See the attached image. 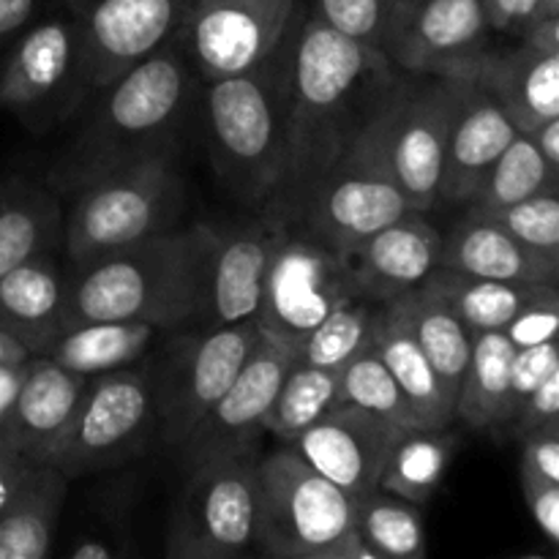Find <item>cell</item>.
I'll use <instances>...</instances> for the list:
<instances>
[{"label": "cell", "mask_w": 559, "mask_h": 559, "mask_svg": "<svg viewBox=\"0 0 559 559\" xmlns=\"http://www.w3.org/2000/svg\"><path fill=\"white\" fill-rule=\"evenodd\" d=\"M396 76L385 52L344 36L300 5L289 47L287 169L267 207L298 194L353 147Z\"/></svg>", "instance_id": "1"}, {"label": "cell", "mask_w": 559, "mask_h": 559, "mask_svg": "<svg viewBox=\"0 0 559 559\" xmlns=\"http://www.w3.org/2000/svg\"><path fill=\"white\" fill-rule=\"evenodd\" d=\"M189 63L178 31L129 71L96 87L82 104L85 118L49 169V186L71 194L107 175L175 158L191 104Z\"/></svg>", "instance_id": "2"}, {"label": "cell", "mask_w": 559, "mask_h": 559, "mask_svg": "<svg viewBox=\"0 0 559 559\" xmlns=\"http://www.w3.org/2000/svg\"><path fill=\"white\" fill-rule=\"evenodd\" d=\"M211 224L164 229L66 276L63 328L82 322H147L162 333L191 328L202 295Z\"/></svg>", "instance_id": "3"}, {"label": "cell", "mask_w": 559, "mask_h": 559, "mask_svg": "<svg viewBox=\"0 0 559 559\" xmlns=\"http://www.w3.org/2000/svg\"><path fill=\"white\" fill-rule=\"evenodd\" d=\"M289 47L293 27L260 66L211 80L205 93L213 164L227 189L260 211L278 197L287 169Z\"/></svg>", "instance_id": "4"}, {"label": "cell", "mask_w": 559, "mask_h": 559, "mask_svg": "<svg viewBox=\"0 0 559 559\" xmlns=\"http://www.w3.org/2000/svg\"><path fill=\"white\" fill-rule=\"evenodd\" d=\"M257 551L273 559H369L353 500L289 445L257 459Z\"/></svg>", "instance_id": "5"}, {"label": "cell", "mask_w": 559, "mask_h": 559, "mask_svg": "<svg viewBox=\"0 0 559 559\" xmlns=\"http://www.w3.org/2000/svg\"><path fill=\"white\" fill-rule=\"evenodd\" d=\"M145 369L156 409V445L180 451L202 415L238 377L260 338L254 317L222 328H178Z\"/></svg>", "instance_id": "6"}, {"label": "cell", "mask_w": 559, "mask_h": 559, "mask_svg": "<svg viewBox=\"0 0 559 559\" xmlns=\"http://www.w3.org/2000/svg\"><path fill=\"white\" fill-rule=\"evenodd\" d=\"M63 249L74 267L173 229L183 207V180L173 158L140 164L71 191Z\"/></svg>", "instance_id": "7"}, {"label": "cell", "mask_w": 559, "mask_h": 559, "mask_svg": "<svg viewBox=\"0 0 559 559\" xmlns=\"http://www.w3.org/2000/svg\"><path fill=\"white\" fill-rule=\"evenodd\" d=\"M459 82L399 69L382 107L355 142L369 147L418 213L440 200L448 123Z\"/></svg>", "instance_id": "8"}, {"label": "cell", "mask_w": 559, "mask_h": 559, "mask_svg": "<svg viewBox=\"0 0 559 559\" xmlns=\"http://www.w3.org/2000/svg\"><path fill=\"white\" fill-rule=\"evenodd\" d=\"M265 211L282 216L289 233L317 240L336 254H347L371 233L415 213V207L380 158L366 145L353 142L328 173L282 205Z\"/></svg>", "instance_id": "9"}, {"label": "cell", "mask_w": 559, "mask_h": 559, "mask_svg": "<svg viewBox=\"0 0 559 559\" xmlns=\"http://www.w3.org/2000/svg\"><path fill=\"white\" fill-rule=\"evenodd\" d=\"M91 96L82 33L63 3L16 33L0 63V107L31 131L66 123Z\"/></svg>", "instance_id": "10"}, {"label": "cell", "mask_w": 559, "mask_h": 559, "mask_svg": "<svg viewBox=\"0 0 559 559\" xmlns=\"http://www.w3.org/2000/svg\"><path fill=\"white\" fill-rule=\"evenodd\" d=\"M156 442L151 380L142 366L107 371L87 380L69 426L44 462L69 480L109 473L134 462Z\"/></svg>", "instance_id": "11"}, {"label": "cell", "mask_w": 559, "mask_h": 559, "mask_svg": "<svg viewBox=\"0 0 559 559\" xmlns=\"http://www.w3.org/2000/svg\"><path fill=\"white\" fill-rule=\"evenodd\" d=\"M257 459L243 453L186 469L167 530L169 559H235L257 549Z\"/></svg>", "instance_id": "12"}, {"label": "cell", "mask_w": 559, "mask_h": 559, "mask_svg": "<svg viewBox=\"0 0 559 559\" xmlns=\"http://www.w3.org/2000/svg\"><path fill=\"white\" fill-rule=\"evenodd\" d=\"M353 298L364 295L347 260L328 246L287 229L267 262L254 320L262 333L298 349L336 306Z\"/></svg>", "instance_id": "13"}, {"label": "cell", "mask_w": 559, "mask_h": 559, "mask_svg": "<svg viewBox=\"0 0 559 559\" xmlns=\"http://www.w3.org/2000/svg\"><path fill=\"white\" fill-rule=\"evenodd\" d=\"M300 0H191L183 36L202 80L260 66L278 49L298 16Z\"/></svg>", "instance_id": "14"}, {"label": "cell", "mask_w": 559, "mask_h": 559, "mask_svg": "<svg viewBox=\"0 0 559 559\" xmlns=\"http://www.w3.org/2000/svg\"><path fill=\"white\" fill-rule=\"evenodd\" d=\"M293 364L295 349L260 331V338L240 366L238 377L180 445L183 473L216 459L257 453V442L265 431L262 420Z\"/></svg>", "instance_id": "15"}, {"label": "cell", "mask_w": 559, "mask_h": 559, "mask_svg": "<svg viewBox=\"0 0 559 559\" xmlns=\"http://www.w3.org/2000/svg\"><path fill=\"white\" fill-rule=\"evenodd\" d=\"M287 224L273 211L229 224H211L202 265V295L191 328H222L257 314L267 262Z\"/></svg>", "instance_id": "16"}, {"label": "cell", "mask_w": 559, "mask_h": 559, "mask_svg": "<svg viewBox=\"0 0 559 559\" xmlns=\"http://www.w3.org/2000/svg\"><path fill=\"white\" fill-rule=\"evenodd\" d=\"M489 49L480 0H424L393 27L385 55L409 74L475 82Z\"/></svg>", "instance_id": "17"}, {"label": "cell", "mask_w": 559, "mask_h": 559, "mask_svg": "<svg viewBox=\"0 0 559 559\" xmlns=\"http://www.w3.org/2000/svg\"><path fill=\"white\" fill-rule=\"evenodd\" d=\"M85 49L91 93L140 63L183 27L191 0H60Z\"/></svg>", "instance_id": "18"}, {"label": "cell", "mask_w": 559, "mask_h": 559, "mask_svg": "<svg viewBox=\"0 0 559 559\" xmlns=\"http://www.w3.org/2000/svg\"><path fill=\"white\" fill-rule=\"evenodd\" d=\"M555 22L530 25L513 47H491L475 76L522 134H533L559 118V25Z\"/></svg>", "instance_id": "19"}, {"label": "cell", "mask_w": 559, "mask_h": 559, "mask_svg": "<svg viewBox=\"0 0 559 559\" xmlns=\"http://www.w3.org/2000/svg\"><path fill=\"white\" fill-rule=\"evenodd\" d=\"M396 429V424L358 404L338 402L287 445L336 484L355 506L380 489L382 464Z\"/></svg>", "instance_id": "20"}, {"label": "cell", "mask_w": 559, "mask_h": 559, "mask_svg": "<svg viewBox=\"0 0 559 559\" xmlns=\"http://www.w3.org/2000/svg\"><path fill=\"white\" fill-rule=\"evenodd\" d=\"M442 233L426 222V213H407L342 254L360 295L374 304H391L413 293L440 262Z\"/></svg>", "instance_id": "21"}, {"label": "cell", "mask_w": 559, "mask_h": 559, "mask_svg": "<svg viewBox=\"0 0 559 559\" xmlns=\"http://www.w3.org/2000/svg\"><path fill=\"white\" fill-rule=\"evenodd\" d=\"M513 134L516 129L508 115L478 82H459L442 156L440 200L469 205Z\"/></svg>", "instance_id": "22"}, {"label": "cell", "mask_w": 559, "mask_h": 559, "mask_svg": "<svg viewBox=\"0 0 559 559\" xmlns=\"http://www.w3.org/2000/svg\"><path fill=\"white\" fill-rule=\"evenodd\" d=\"M91 377L63 369L47 355L27 358L25 377L0 431L36 462H44L69 426Z\"/></svg>", "instance_id": "23"}, {"label": "cell", "mask_w": 559, "mask_h": 559, "mask_svg": "<svg viewBox=\"0 0 559 559\" xmlns=\"http://www.w3.org/2000/svg\"><path fill=\"white\" fill-rule=\"evenodd\" d=\"M440 267L519 284H559V254L530 249L489 218L467 211L442 235Z\"/></svg>", "instance_id": "24"}, {"label": "cell", "mask_w": 559, "mask_h": 559, "mask_svg": "<svg viewBox=\"0 0 559 559\" xmlns=\"http://www.w3.org/2000/svg\"><path fill=\"white\" fill-rule=\"evenodd\" d=\"M66 273L55 254L33 257L0 276V328L27 355H44L63 328Z\"/></svg>", "instance_id": "25"}, {"label": "cell", "mask_w": 559, "mask_h": 559, "mask_svg": "<svg viewBox=\"0 0 559 559\" xmlns=\"http://www.w3.org/2000/svg\"><path fill=\"white\" fill-rule=\"evenodd\" d=\"M371 349L380 355L396 385L402 388L420 426L445 429L456 424V393L440 380L393 300L377 309Z\"/></svg>", "instance_id": "26"}, {"label": "cell", "mask_w": 559, "mask_h": 559, "mask_svg": "<svg viewBox=\"0 0 559 559\" xmlns=\"http://www.w3.org/2000/svg\"><path fill=\"white\" fill-rule=\"evenodd\" d=\"M71 480L36 462L0 511V559H47L55 549Z\"/></svg>", "instance_id": "27"}, {"label": "cell", "mask_w": 559, "mask_h": 559, "mask_svg": "<svg viewBox=\"0 0 559 559\" xmlns=\"http://www.w3.org/2000/svg\"><path fill=\"white\" fill-rule=\"evenodd\" d=\"M63 229V207L52 186L11 178L0 183V276L49 254Z\"/></svg>", "instance_id": "28"}, {"label": "cell", "mask_w": 559, "mask_h": 559, "mask_svg": "<svg viewBox=\"0 0 559 559\" xmlns=\"http://www.w3.org/2000/svg\"><path fill=\"white\" fill-rule=\"evenodd\" d=\"M513 344L502 331L473 333L467 366L456 391V420L475 431L511 426Z\"/></svg>", "instance_id": "29"}, {"label": "cell", "mask_w": 559, "mask_h": 559, "mask_svg": "<svg viewBox=\"0 0 559 559\" xmlns=\"http://www.w3.org/2000/svg\"><path fill=\"white\" fill-rule=\"evenodd\" d=\"M420 287L435 293L464 322L469 333H484L502 331L519 309H524L546 289L559 287V284L497 282V278L467 276V273L437 265Z\"/></svg>", "instance_id": "30"}, {"label": "cell", "mask_w": 559, "mask_h": 559, "mask_svg": "<svg viewBox=\"0 0 559 559\" xmlns=\"http://www.w3.org/2000/svg\"><path fill=\"white\" fill-rule=\"evenodd\" d=\"M459 442L453 426H399L382 464L380 489L424 508L440 489Z\"/></svg>", "instance_id": "31"}, {"label": "cell", "mask_w": 559, "mask_h": 559, "mask_svg": "<svg viewBox=\"0 0 559 559\" xmlns=\"http://www.w3.org/2000/svg\"><path fill=\"white\" fill-rule=\"evenodd\" d=\"M158 336L162 331L147 322H82L60 333L44 355L74 374L96 377L134 366L151 353Z\"/></svg>", "instance_id": "32"}, {"label": "cell", "mask_w": 559, "mask_h": 559, "mask_svg": "<svg viewBox=\"0 0 559 559\" xmlns=\"http://www.w3.org/2000/svg\"><path fill=\"white\" fill-rule=\"evenodd\" d=\"M393 304L399 306L415 342L420 344L426 358L431 360L440 380L456 393L464 366H467L469 349H473V333L426 287H415L413 293L402 295Z\"/></svg>", "instance_id": "33"}, {"label": "cell", "mask_w": 559, "mask_h": 559, "mask_svg": "<svg viewBox=\"0 0 559 559\" xmlns=\"http://www.w3.org/2000/svg\"><path fill=\"white\" fill-rule=\"evenodd\" d=\"M355 535L369 559H424V513L415 502L385 489L366 495L353 506Z\"/></svg>", "instance_id": "34"}, {"label": "cell", "mask_w": 559, "mask_h": 559, "mask_svg": "<svg viewBox=\"0 0 559 559\" xmlns=\"http://www.w3.org/2000/svg\"><path fill=\"white\" fill-rule=\"evenodd\" d=\"M338 404V377L336 371L317 369V366L295 360L284 374L271 407H267L265 431L276 435L287 445L300 431L322 418L328 409Z\"/></svg>", "instance_id": "35"}, {"label": "cell", "mask_w": 559, "mask_h": 559, "mask_svg": "<svg viewBox=\"0 0 559 559\" xmlns=\"http://www.w3.org/2000/svg\"><path fill=\"white\" fill-rule=\"evenodd\" d=\"M551 186H559V173L546 164V158L535 147L533 136L516 131L513 140L506 145V151L491 164L486 178L480 180L478 191H475L467 207L495 211V207L527 200V197L551 189Z\"/></svg>", "instance_id": "36"}, {"label": "cell", "mask_w": 559, "mask_h": 559, "mask_svg": "<svg viewBox=\"0 0 559 559\" xmlns=\"http://www.w3.org/2000/svg\"><path fill=\"white\" fill-rule=\"evenodd\" d=\"M380 304L366 298H353L336 306L309 336L295 349V360L317 366V369L338 371L347 360L371 347L374 320Z\"/></svg>", "instance_id": "37"}, {"label": "cell", "mask_w": 559, "mask_h": 559, "mask_svg": "<svg viewBox=\"0 0 559 559\" xmlns=\"http://www.w3.org/2000/svg\"><path fill=\"white\" fill-rule=\"evenodd\" d=\"M338 402L358 404L396 426H420L388 366L371 347L355 355L336 371Z\"/></svg>", "instance_id": "38"}, {"label": "cell", "mask_w": 559, "mask_h": 559, "mask_svg": "<svg viewBox=\"0 0 559 559\" xmlns=\"http://www.w3.org/2000/svg\"><path fill=\"white\" fill-rule=\"evenodd\" d=\"M469 211L495 222L530 249L559 254V186L538 191L513 205L495 207V211H478V207H469Z\"/></svg>", "instance_id": "39"}, {"label": "cell", "mask_w": 559, "mask_h": 559, "mask_svg": "<svg viewBox=\"0 0 559 559\" xmlns=\"http://www.w3.org/2000/svg\"><path fill=\"white\" fill-rule=\"evenodd\" d=\"M396 0H309V14L344 36L385 52Z\"/></svg>", "instance_id": "40"}, {"label": "cell", "mask_w": 559, "mask_h": 559, "mask_svg": "<svg viewBox=\"0 0 559 559\" xmlns=\"http://www.w3.org/2000/svg\"><path fill=\"white\" fill-rule=\"evenodd\" d=\"M557 331H559V287L546 289L540 298H535L533 304L519 309L516 317L502 328V333H506L508 342L513 344V349L535 347V344L551 342V338H557Z\"/></svg>", "instance_id": "41"}, {"label": "cell", "mask_w": 559, "mask_h": 559, "mask_svg": "<svg viewBox=\"0 0 559 559\" xmlns=\"http://www.w3.org/2000/svg\"><path fill=\"white\" fill-rule=\"evenodd\" d=\"M559 371L557 338L535 347H522L513 353L511 364V420L516 418L519 407L527 402L530 393L540 385L549 374Z\"/></svg>", "instance_id": "42"}, {"label": "cell", "mask_w": 559, "mask_h": 559, "mask_svg": "<svg viewBox=\"0 0 559 559\" xmlns=\"http://www.w3.org/2000/svg\"><path fill=\"white\" fill-rule=\"evenodd\" d=\"M522 491H524V502H527L535 527L544 533V538L549 540L551 546H557L559 544V484L522 469Z\"/></svg>", "instance_id": "43"}, {"label": "cell", "mask_w": 559, "mask_h": 559, "mask_svg": "<svg viewBox=\"0 0 559 559\" xmlns=\"http://www.w3.org/2000/svg\"><path fill=\"white\" fill-rule=\"evenodd\" d=\"M559 424V371L546 377L538 388L527 396V402L519 407L516 418L511 420L508 429L516 437L530 435L535 429H546V426Z\"/></svg>", "instance_id": "44"}, {"label": "cell", "mask_w": 559, "mask_h": 559, "mask_svg": "<svg viewBox=\"0 0 559 559\" xmlns=\"http://www.w3.org/2000/svg\"><path fill=\"white\" fill-rule=\"evenodd\" d=\"M522 440V469L559 484V424L535 429Z\"/></svg>", "instance_id": "45"}, {"label": "cell", "mask_w": 559, "mask_h": 559, "mask_svg": "<svg viewBox=\"0 0 559 559\" xmlns=\"http://www.w3.org/2000/svg\"><path fill=\"white\" fill-rule=\"evenodd\" d=\"M491 36L519 38L538 14V0H480Z\"/></svg>", "instance_id": "46"}, {"label": "cell", "mask_w": 559, "mask_h": 559, "mask_svg": "<svg viewBox=\"0 0 559 559\" xmlns=\"http://www.w3.org/2000/svg\"><path fill=\"white\" fill-rule=\"evenodd\" d=\"M58 3L60 0H0V49L9 47L16 33Z\"/></svg>", "instance_id": "47"}, {"label": "cell", "mask_w": 559, "mask_h": 559, "mask_svg": "<svg viewBox=\"0 0 559 559\" xmlns=\"http://www.w3.org/2000/svg\"><path fill=\"white\" fill-rule=\"evenodd\" d=\"M33 464H36V459L22 453L20 448L0 431V511H3L5 502L11 500V495H14L16 486L22 484V478H25L27 469H31Z\"/></svg>", "instance_id": "48"}, {"label": "cell", "mask_w": 559, "mask_h": 559, "mask_svg": "<svg viewBox=\"0 0 559 559\" xmlns=\"http://www.w3.org/2000/svg\"><path fill=\"white\" fill-rule=\"evenodd\" d=\"M27 369V358L16 360V364H0V424H3L5 413L14 404L16 391L22 385V377H25Z\"/></svg>", "instance_id": "49"}, {"label": "cell", "mask_w": 559, "mask_h": 559, "mask_svg": "<svg viewBox=\"0 0 559 559\" xmlns=\"http://www.w3.org/2000/svg\"><path fill=\"white\" fill-rule=\"evenodd\" d=\"M530 136H533L535 147H538L540 156L546 158V164H549L555 173H559V118L544 123L538 131H533Z\"/></svg>", "instance_id": "50"}, {"label": "cell", "mask_w": 559, "mask_h": 559, "mask_svg": "<svg viewBox=\"0 0 559 559\" xmlns=\"http://www.w3.org/2000/svg\"><path fill=\"white\" fill-rule=\"evenodd\" d=\"M25 358H31V355L25 353V347H22L20 342H14V338L0 328V364H16V360Z\"/></svg>", "instance_id": "51"}, {"label": "cell", "mask_w": 559, "mask_h": 559, "mask_svg": "<svg viewBox=\"0 0 559 559\" xmlns=\"http://www.w3.org/2000/svg\"><path fill=\"white\" fill-rule=\"evenodd\" d=\"M420 3H424V0H396V5H393V25H391V33H393V27H396L399 22H402L404 16H407L409 11H413L415 5H420ZM388 38H391V36H388ZM385 47H388V44H385Z\"/></svg>", "instance_id": "52"}, {"label": "cell", "mask_w": 559, "mask_h": 559, "mask_svg": "<svg viewBox=\"0 0 559 559\" xmlns=\"http://www.w3.org/2000/svg\"><path fill=\"white\" fill-rule=\"evenodd\" d=\"M549 16H559V0H538V14H535V22L549 20Z\"/></svg>", "instance_id": "53"}]
</instances>
